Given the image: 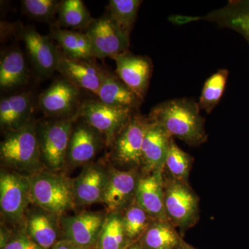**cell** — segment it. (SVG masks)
Segmentation results:
<instances>
[{
  "label": "cell",
  "instance_id": "1",
  "mask_svg": "<svg viewBox=\"0 0 249 249\" xmlns=\"http://www.w3.org/2000/svg\"><path fill=\"white\" fill-rule=\"evenodd\" d=\"M194 99L178 98L159 103L147 116L149 122L163 127L171 137L183 141L190 146L206 142L205 119Z\"/></svg>",
  "mask_w": 249,
  "mask_h": 249
},
{
  "label": "cell",
  "instance_id": "2",
  "mask_svg": "<svg viewBox=\"0 0 249 249\" xmlns=\"http://www.w3.org/2000/svg\"><path fill=\"white\" fill-rule=\"evenodd\" d=\"M0 156L4 163L16 169H39L42 163L35 123L31 120L20 128L8 132L1 142Z\"/></svg>",
  "mask_w": 249,
  "mask_h": 249
},
{
  "label": "cell",
  "instance_id": "3",
  "mask_svg": "<svg viewBox=\"0 0 249 249\" xmlns=\"http://www.w3.org/2000/svg\"><path fill=\"white\" fill-rule=\"evenodd\" d=\"M29 180L31 201L43 211L60 214L75 204L73 186L62 177L39 173L29 177Z\"/></svg>",
  "mask_w": 249,
  "mask_h": 249
},
{
  "label": "cell",
  "instance_id": "4",
  "mask_svg": "<svg viewBox=\"0 0 249 249\" xmlns=\"http://www.w3.org/2000/svg\"><path fill=\"white\" fill-rule=\"evenodd\" d=\"M79 116L68 119L42 123L37 127L41 160L51 169L61 168L67 160L73 129V121Z\"/></svg>",
  "mask_w": 249,
  "mask_h": 249
},
{
  "label": "cell",
  "instance_id": "5",
  "mask_svg": "<svg viewBox=\"0 0 249 249\" xmlns=\"http://www.w3.org/2000/svg\"><path fill=\"white\" fill-rule=\"evenodd\" d=\"M164 192L168 221L183 231L194 226L199 218V199L188 183L173 178H166Z\"/></svg>",
  "mask_w": 249,
  "mask_h": 249
},
{
  "label": "cell",
  "instance_id": "6",
  "mask_svg": "<svg viewBox=\"0 0 249 249\" xmlns=\"http://www.w3.org/2000/svg\"><path fill=\"white\" fill-rule=\"evenodd\" d=\"M136 111L129 108L112 107L98 100H89L82 103L78 116L104 135L107 145H110Z\"/></svg>",
  "mask_w": 249,
  "mask_h": 249
},
{
  "label": "cell",
  "instance_id": "7",
  "mask_svg": "<svg viewBox=\"0 0 249 249\" xmlns=\"http://www.w3.org/2000/svg\"><path fill=\"white\" fill-rule=\"evenodd\" d=\"M93 58L103 59L129 52L130 34L124 30L108 15L95 19L87 29Z\"/></svg>",
  "mask_w": 249,
  "mask_h": 249
},
{
  "label": "cell",
  "instance_id": "8",
  "mask_svg": "<svg viewBox=\"0 0 249 249\" xmlns=\"http://www.w3.org/2000/svg\"><path fill=\"white\" fill-rule=\"evenodd\" d=\"M80 91L68 80L59 78L39 96V107L46 116L55 120L75 117L82 105Z\"/></svg>",
  "mask_w": 249,
  "mask_h": 249
},
{
  "label": "cell",
  "instance_id": "9",
  "mask_svg": "<svg viewBox=\"0 0 249 249\" xmlns=\"http://www.w3.org/2000/svg\"><path fill=\"white\" fill-rule=\"evenodd\" d=\"M149 122L147 117L134 111L128 123L113 142V159L124 165H142V147Z\"/></svg>",
  "mask_w": 249,
  "mask_h": 249
},
{
  "label": "cell",
  "instance_id": "10",
  "mask_svg": "<svg viewBox=\"0 0 249 249\" xmlns=\"http://www.w3.org/2000/svg\"><path fill=\"white\" fill-rule=\"evenodd\" d=\"M31 200L29 178L12 172H1L0 207L5 217L12 221L19 220Z\"/></svg>",
  "mask_w": 249,
  "mask_h": 249
},
{
  "label": "cell",
  "instance_id": "11",
  "mask_svg": "<svg viewBox=\"0 0 249 249\" xmlns=\"http://www.w3.org/2000/svg\"><path fill=\"white\" fill-rule=\"evenodd\" d=\"M21 36L37 76L41 79L52 76L57 71L61 51L49 37L41 35L34 28L23 29Z\"/></svg>",
  "mask_w": 249,
  "mask_h": 249
},
{
  "label": "cell",
  "instance_id": "12",
  "mask_svg": "<svg viewBox=\"0 0 249 249\" xmlns=\"http://www.w3.org/2000/svg\"><path fill=\"white\" fill-rule=\"evenodd\" d=\"M116 76L143 101L148 89L153 65L147 56L134 55L130 52L116 55Z\"/></svg>",
  "mask_w": 249,
  "mask_h": 249
},
{
  "label": "cell",
  "instance_id": "13",
  "mask_svg": "<svg viewBox=\"0 0 249 249\" xmlns=\"http://www.w3.org/2000/svg\"><path fill=\"white\" fill-rule=\"evenodd\" d=\"M102 213L85 212L62 219L65 239L83 248L96 247L106 222Z\"/></svg>",
  "mask_w": 249,
  "mask_h": 249
},
{
  "label": "cell",
  "instance_id": "14",
  "mask_svg": "<svg viewBox=\"0 0 249 249\" xmlns=\"http://www.w3.org/2000/svg\"><path fill=\"white\" fill-rule=\"evenodd\" d=\"M140 178L135 169L111 170L103 199L109 212L119 213L131 206L135 200Z\"/></svg>",
  "mask_w": 249,
  "mask_h": 249
},
{
  "label": "cell",
  "instance_id": "15",
  "mask_svg": "<svg viewBox=\"0 0 249 249\" xmlns=\"http://www.w3.org/2000/svg\"><path fill=\"white\" fill-rule=\"evenodd\" d=\"M57 71L73 85L97 93L106 76V71L93 65L89 60H74L68 58L61 52Z\"/></svg>",
  "mask_w": 249,
  "mask_h": 249
},
{
  "label": "cell",
  "instance_id": "16",
  "mask_svg": "<svg viewBox=\"0 0 249 249\" xmlns=\"http://www.w3.org/2000/svg\"><path fill=\"white\" fill-rule=\"evenodd\" d=\"M135 201L155 220L168 221L165 213L164 179L162 170L140 178Z\"/></svg>",
  "mask_w": 249,
  "mask_h": 249
},
{
  "label": "cell",
  "instance_id": "17",
  "mask_svg": "<svg viewBox=\"0 0 249 249\" xmlns=\"http://www.w3.org/2000/svg\"><path fill=\"white\" fill-rule=\"evenodd\" d=\"M108 177L102 167L89 165L85 168L72 185L75 203L88 206L103 202Z\"/></svg>",
  "mask_w": 249,
  "mask_h": 249
},
{
  "label": "cell",
  "instance_id": "18",
  "mask_svg": "<svg viewBox=\"0 0 249 249\" xmlns=\"http://www.w3.org/2000/svg\"><path fill=\"white\" fill-rule=\"evenodd\" d=\"M201 19L238 33L249 44V0H231L225 6L211 11Z\"/></svg>",
  "mask_w": 249,
  "mask_h": 249
},
{
  "label": "cell",
  "instance_id": "19",
  "mask_svg": "<svg viewBox=\"0 0 249 249\" xmlns=\"http://www.w3.org/2000/svg\"><path fill=\"white\" fill-rule=\"evenodd\" d=\"M172 138L163 127L150 122L142 147V165L148 173L164 169Z\"/></svg>",
  "mask_w": 249,
  "mask_h": 249
},
{
  "label": "cell",
  "instance_id": "20",
  "mask_svg": "<svg viewBox=\"0 0 249 249\" xmlns=\"http://www.w3.org/2000/svg\"><path fill=\"white\" fill-rule=\"evenodd\" d=\"M101 134L87 124H80L73 129L67 160L75 165L92 160L101 147Z\"/></svg>",
  "mask_w": 249,
  "mask_h": 249
},
{
  "label": "cell",
  "instance_id": "21",
  "mask_svg": "<svg viewBox=\"0 0 249 249\" xmlns=\"http://www.w3.org/2000/svg\"><path fill=\"white\" fill-rule=\"evenodd\" d=\"M34 97L31 92H23L2 98L0 101V124L10 132L20 128L31 120Z\"/></svg>",
  "mask_w": 249,
  "mask_h": 249
},
{
  "label": "cell",
  "instance_id": "22",
  "mask_svg": "<svg viewBox=\"0 0 249 249\" xmlns=\"http://www.w3.org/2000/svg\"><path fill=\"white\" fill-rule=\"evenodd\" d=\"M96 95L98 101L112 107L138 110L142 102L119 77L109 72H106L102 84Z\"/></svg>",
  "mask_w": 249,
  "mask_h": 249
},
{
  "label": "cell",
  "instance_id": "23",
  "mask_svg": "<svg viewBox=\"0 0 249 249\" xmlns=\"http://www.w3.org/2000/svg\"><path fill=\"white\" fill-rule=\"evenodd\" d=\"M29 79V70L22 51L13 47L1 53L0 88L9 89L22 86Z\"/></svg>",
  "mask_w": 249,
  "mask_h": 249
},
{
  "label": "cell",
  "instance_id": "24",
  "mask_svg": "<svg viewBox=\"0 0 249 249\" xmlns=\"http://www.w3.org/2000/svg\"><path fill=\"white\" fill-rule=\"evenodd\" d=\"M53 214L44 211L28 217L27 235L43 249H51L58 242L59 229Z\"/></svg>",
  "mask_w": 249,
  "mask_h": 249
},
{
  "label": "cell",
  "instance_id": "25",
  "mask_svg": "<svg viewBox=\"0 0 249 249\" xmlns=\"http://www.w3.org/2000/svg\"><path fill=\"white\" fill-rule=\"evenodd\" d=\"M51 37L68 58L81 60L93 58L91 44L85 34L56 27L52 29Z\"/></svg>",
  "mask_w": 249,
  "mask_h": 249
},
{
  "label": "cell",
  "instance_id": "26",
  "mask_svg": "<svg viewBox=\"0 0 249 249\" xmlns=\"http://www.w3.org/2000/svg\"><path fill=\"white\" fill-rule=\"evenodd\" d=\"M145 249H177L183 242L168 221L155 220L139 240Z\"/></svg>",
  "mask_w": 249,
  "mask_h": 249
},
{
  "label": "cell",
  "instance_id": "27",
  "mask_svg": "<svg viewBox=\"0 0 249 249\" xmlns=\"http://www.w3.org/2000/svg\"><path fill=\"white\" fill-rule=\"evenodd\" d=\"M94 19L81 0H64L60 3L55 25L61 29H88Z\"/></svg>",
  "mask_w": 249,
  "mask_h": 249
},
{
  "label": "cell",
  "instance_id": "28",
  "mask_svg": "<svg viewBox=\"0 0 249 249\" xmlns=\"http://www.w3.org/2000/svg\"><path fill=\"white\" fill-rule=\"evenodd\" d=\"M132 243L133 242L126 235L122 215L119 213H111L107 216L96 244V249H124Z\"/></svg>",
  "mask_w": 249,
  "mask_h": 249
},
{
  "label": "cell",
  "instance_id": "29",
  "mask_svg": "<svg viewBox=\"0 0 249 249\" xmlns=\"http://www.w3.org/2000/svg\"><path fill=\"white\" fill-rule=\"evenodd\" d=\"M229 76V70L219 69L206 80L198 102L201 110L211 114L219 104L225 91Z\"/></svg>",
  "mask_w": 249,
  "mask_h": 249
},
{
  "label": "cell",
  "instance_id": "30",
  "mask_svg": "<svg viewBox=\"0 0 249 249\" xmlns=\"http://www.w3.org/2000/svg\"><path fill=\"white\" fill-rule=\"evenodd\" d=\"M141 0H110L107 15L124 30L130 34L137 20Z\"/></svg>",
  "mask_w": 249,
  "mask_h": 249
},
{
  "label": "cell",
  "instance_id": "31",
  "mask_svg": "<svg viewBox=\"0 0 249 249\" xmlns=\"http://www.w3.org/2000/svg\"><path fill=\"white\" fill-rule=\"evenodd\" d=\"M122 217L126 235L132 242L140 240L155 220L137 203L127 208Z\"/></svg>",
  "mask_w": 249,
  "mask_h": 249
},
{
  "label": "cell",
  "instance_id": "32",
  "mask_svg": "<svg viewBox=\"0 0 249 249\" xmlns=\"http://www.w3.org/2000/svg\"><path fill=\"white\" fill-rule=\"evenodd\" d=\"M193 157L181 150L173 137L170 141L165 163V167L169 171L172 178L187 183L193 165Z\"/></svg>",
  "mask_w": 249,
  "mask_h": 249
},
{
  "label": "cell",
  "instance_id": "33",
  "mask_svg": "<svg viewBox=\"0 0 249 249\" xmlns=\"http://www.w3.org/2000/svg\"><path fill=\"white\" fill-rule=\"evenodd\" d=\"M22 10L29 18L44 22H53L58 15L61 1L58 0H22Z\"/></svg>",
  "mask_w": 249,
  "mask_h": 249
},
{
  "label": "cell",
  "instance_id": "34",
  "mask_svg": "<svg viewBox=\"0 0 249 249\" xmlns=\"http://www.w3.org/2000/svg\"><path fill=\"white\" fill-rule=\"evenodd\" d=\"M1 249H43L27 235H19L8 240Z\"/></svg>",
  "mask_w": 249,
  "mask_h": 249
},
{
  "label": "cell",
  "instance_id": "35",
  "mask_svg": "<svg viewBox=\"0 0 249 249\" xmlns=\"http://www.w3.org/2000/svg\"><path fill=\"white\" fill-rule=\"evenodd\" d=\"M201 17H196V16H183V15H171L168 18V20L172 24L175 25H183L188 23L196 22L201 20Z\"/></svg>",
  "mask_w": 249,
  "mask_h": 249
},
{
  "label": "cell",
  "instance_id": "36",
  "mask_svg": "<svg viewBox=\"0 0 249 249\" xmlns=\"http://www.w3.org/2000/svg\"><path fill=\"white\" fill-rule=\"evenodd\" d=\"M124 249H145L142 247L141 242L139 241H137V242H134L133 243L131 244L130 245H129L127 248Z\"/></svg>",
  "mask_w": 249,
  "mask_h": 249
},
{
  "label": "cell",
  "instance_id": "37",
  "mask_svg": "<svg viewBox=\"0 0 249 249\" xmlns=\"http://www.w3.org/2000/svg\"><path fill=\"white\" fill-rule=\"evenodd\" d=\"M177 249H197L194 248V247H192V246L188 245V244L186 243L183 240V242H181V245L178 247Z\"/></svg>",
  "mask_w": 249,
  "mask_h": 249
},
{
  "label": "cell",
  "instance_id": "38",
  "mask_svg": "<svg viewBox=\"0 0 249 249\" xmlns=\"http://www.w3.org/2000/svg\"><path fill=\"white\" fill-rule=\"evenodd\" d=\"M76 249H88L83 248V247H78V248H77Z\"/></svg>",
  "mask_w": 249,
  "mask_h": 249
}]
</instances>
